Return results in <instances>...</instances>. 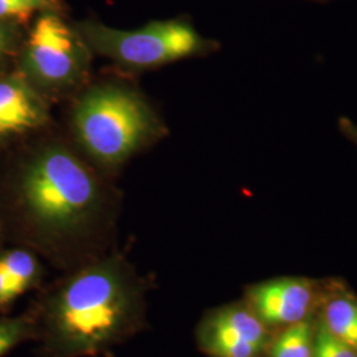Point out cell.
Returning <instances> with one entry per match:
<instances>
[{"label": "cell", "mask_w": 357, "mask_h": 357, "mask_svg": "<svg viewBox=\"0 0 357 357\" xmlns=\"http://www.w3.org/2000/svg\"><path fill=\"white\" fill-rule=\"evenodd\" d=\"M61 0H0V22L28 26L44 13H64Z\"/></svg>", "instance_id": "7c38bea8"}, {"label": "cell", "mask_w": 357, "mask_h": 357, "mask_svg": "<svg viewBox=\"0 0 357 357\" xmlns=\"http://www.w3.org/2000/svg\"><path fill=\"white\" fill-rule=\"evenodd\" d=\"M271 336L243 299L208 310L195 331L206 357H264Z\"/></svg>", "instance_id": "8992f818"}, {"label": "cell", "mask_w": 357, "mask_h": 357, "mask_svg": "<svg viewBox=\"0 0 357 357\" xmlns=\"http://www.w3.org/2000/svg\"><path fill=\"white\" fill-rule=\"evenodd\" d=\"M337 128L345 138L357 147V126L348 116H340L337 119Z\"/></svg>", "instance_id": "2e32d148"}, {"label": "cell", "mask_w": 357, "mask_h": 357, "mask_svg": "<svg viewBox=\"0 0 357 357\" xmlns=\"http://www.w3.org/2000/svg\"><path fill=\"white\" fill-rule=\"evenodd\" d=\"M53 105L13 66L0 70V155L56 126Z\"/></svg>", "instance_id": "ba28073f"}, {"label": "cell", "mask_w": 357, "mask_h": 357, "mask_svg": "<svg viewBox=\"0 0 357 357\" xmlns=\"http://www.w3.org/2000/svg\"><path fill=\"white\" fill-rule=\"evenodd\" d=\"M310 1H328V0H310Z\"/></svg>", "instance_id": "ac0fdd59"}, {"label": "cell", "mask_w": 357, "mask_h": 357, "mask_svg": "<svg viewBox=\"0 0 357 357\" xmlns=\"http://www.w3.org/2000/svg\"><path fill=\"white\" fill-rule=\"evenodd\" d=\"M94 53L64 13H44L28 26L15 68L52 105L68 102L93 77Z\"/></svg>", "instance_id": "5b68a950"}, {"label": "cell", "mask_w": 357, "mask_h": 357, "mask_svg": "<svg viewBox=\"0 0 357 357\" xmlns=\"http://www.w3.org/2000/svg\"><path fill=\"white\" fill-rule=\"evenodd\" d=\"M314 357H357V348L332 336L317 319Z\"/></svg>", "instance_id": "9a60e30c"}, {"label": "cell", "mask_w": 357, "mask_h": 357, "mask_svg": "<svg viewBox=\"0 0 357 357\" xmlns=\"http://www.w3.org/2000/svg\"><path fill=\"white\" fill-rule=\"evenodd\" d=\"M63 128L90 165L112 178L169 134L147 94L121 73L93 78L68 101Z\"/></svg>", "instance_id": "3957f363"}, {"label": "cell", "mask_w": 357, "mask_h": 357, "mask_svg": "<svg viewBox=\"0 0 357 357\" xmlns=\"http://www.w3.org/2000/svg\"><path fill=\"white\" fill-rule=\"evenodd\" d=\"M6 246H8V243H7V238H6L4 228H3V225H1V221H0V252H1V250H3Z\"/></svg>", "instance_id": "e0dca14e"}, {"label": "cell", "mask_w": 357, "mask_h": 357, "mask_svg": "<svg viewBox=\"0 0 357 357\" xmlns=\"http://www.w3.org/2000/svg\"><path fill=\"white\" fill-rule=\"evenodd\" d=\"M327 280L280 277L249 284L243 299L270 331L317 317Z\"/></svg>", "instance_id": "52a82bcc"}, {"label": "cell", "mask_w": 357, "mask_h": 357, "mask_svg": "<svg viewBox=\"0 0 357 357\" xmlns=\"http://www.w3.org/2000/svg\"><path fill=\"white\" fill-rule=\"evenodd\" d=\"M73 23L94 56L109 60L128 77L203 59L220 50L216 40L203 36L185 17L153 20L134 29H119L96 19Z\"/></svg>", "instance_id": "277c9868"}, {"label": "cell", "mask_w": 357, "mask_h": 357, "mask_svg": "<svg viewBox=\"0 0 357 357\" xmlns=\"http://www.w3.org/2000/svg\"><path fill=\"white\" fill-rule=\"evenodd\" d=\"M35 340V321L26 310L19 315H0V357L8 355L15 348Z\"/></svg>", "instance_id": "4fadbf2b"}, {"label": "cell", "mask_w": 357, "mask_h": 357, "mask_svg": "<svg viewBox=\"0 0 357 357\" xmlns=\"http://www.w3.org/2000/svg\"><path fill=\"white\" fill-rule=\"evenodd\" d=\"M317 317L274 332L264 357H314Z\"/></svg>", "instance_id": "8fae6325"}, {"label": "cell", "mask_w": 357, "mask_h": 357, "mask_svg": "<svg viewBox=\"0 0 357 357\" xmlns=\"http://www.w3.org/2000/svg\"><path fill=\"white\" fill-rule=\"evenodd\" d=\"M44 261L32 250L8 245L0 252V315L8 314L13 303L45 282Z\"/></svg>", "instance_id": "9c48e42d"}, {"label": "cell", "mask_w": 357, "mask_h": 357, "mask_svg": "<svg viewBox=\"0 0 357 357\" xmlns=\"http://www.w3.org/2000/svg\"><path fill=\"white\" fill-rule=\"evenodd\" d=\"M317 319L332 336L357 348V295L344 282L327 280Z\"/></svg>", "instance_id": "30bf717a"}, {"label": "cell", "mask_w": 357, "mask_h": 357, "mask_svg": "<svg viewBox=\"0 0 357 357\" xmlns=\"http://www.w3.org/2000/svg\"><path fill=\"white\" fill-rule=\"evenodd\" d=\"M122 192L63 126L0 155V221L8 245L68 273L116 249Z\"/></svg>", "instance_id": "6da1fadb"}, {"label": "cell", "mask_w": 357, "mask_h": 357, "mask_svg": "<svg viewBox=\"0 0 357 357\" xmlns=\"http://www.w3.org/2000/svg\"><path fill=\"white\" fill-rule=\"evenodd\" d=\"M24 33L23 26L0 22V70L15 64Z\"/></svg>", "instance_id": "5bb4252c"}, {"label": "cell", "mask_w": 357, "mask_h": 357, "mask_svg": "<svg viewBox=\"0 0 357 357\" xmlns=\"http://www.w3.org/2000/svg\"><path fill=\"white\" fill-rule=\"evenodd\" d=\"M149 282L118 249L51 283L28 311L36 357H100L147 327Z\"/></svg>", "instance_id": "7a4b0ae2"}]
</instances>
